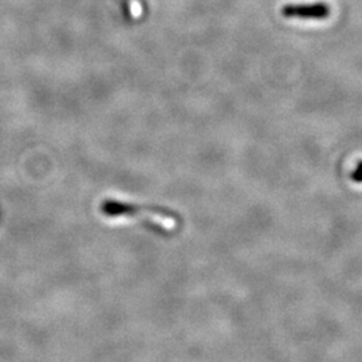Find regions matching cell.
Segmentation results:
<instances>
[{"label": "cell", "instance_id": "obj_1", "mask_svg": "<svg viewBox=\"0 0 362 362\" xmlns=\"http://www.w3.org/2000/svg\"><path fill=\"white\" fill-rule=\"evenodd\" d=\"M101 211L109 218L140 216L146 223L157 227L161 231H172L177 224V220L175 219V216L168 211L161 208L141 207V206H134L129 203H121L116 200H107L103 203Z\"/></svg>", "mask_w": 362, "mask_h": 362}, {"label": "cell", "instance_id": "obj_2", "mask_svg": "<svg viewBox=\"0 0 362 362\" xmlns=\"http://www.w3.org/2000/svg\"><path fill=\"white\" fill-rule=\"evenodd\" d=\"M330 13V8L325 3L315 4H290L282 8V15L286 18L299 19H326Z\"/></svg>", "mask_w": 362, "mask_h": 362}]
</instances>
